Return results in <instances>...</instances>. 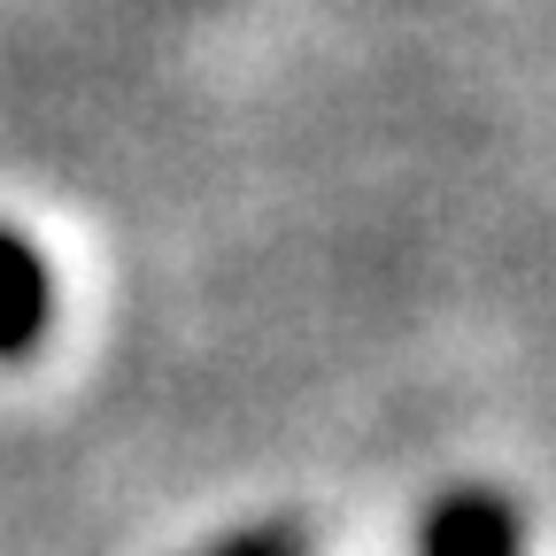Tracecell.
Returning a JSON list of instances; mask_svg holds the SVG:
<instances>
[{
	"label": "cell",
	"mask_w": 556,
	"mask_h": 556,
	"mask_svg": "<svg viewBox=\"0 0 556 556\" xmlns=\"http://www.w3.org/2000/svg\"><path fill=\"white\" fill-rule=\"evenodd\" d=\"M417 556H526V526L495 486H456L417 526Z\"/></svg>",
	"instance_id": "1"
},
{
	"label": "cell",
	"mask_w": 556,
	"mask_h": 556,
	"mask_svg": "<svg viewBox=\"0 0 556 556\" xmlns=\"http://www.w3.org/2000/svg\"><path fill=\"white\" fill-rule=\"evenodd\" d=\"M47 325H54V278L24 232L0 225V364L31 356L47 340Z\"/></svg>",
	"instance_id": "2"
},
{
	"label": "cell",
	"mask_w": 556,
	"mask_h": 556,
	"mask_svg": "<svg viewBox=\"0 0 556 556\" xmlns=\"http://www.w3.org/2000/svg\"><path fill=\"white\" fill-rule=\"evenodd\" d=\"M217 556H302V541L287 526H255V533H232Z\"/></svg>",
	"instance_id": "3"
}]
</instances>
